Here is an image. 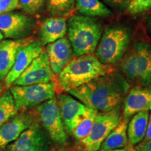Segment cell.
Listing matches in <instances>:
<instances>
[{"instance_id": "ba28073f", "label": "cell", "mask_w": 151, "mask_h": 151, "mask_svg": "<svg viewBox=\"0 0 151 151\" xmlns=\"http://www.w3.org/2000/svg\"><path fill=\"white\" fill-rule=\"evenodd\" d=\"M120 108L108 112H98L88 137L81 141L85 151H97L101 143L118 124L121 118Z\"/></svg>"}, {"instance_id": "7a4b0ae2", "label": "cell", "mask_w": 151, "mask_h": 151, "mask_svg": "<svg viewBox=\"0 0 151 151\" xmlns=\"http://www.w3.org/2000/svg\"><path fill=\"white\" fill-rule=\"evenodd\" d=\"M114 70L113 66L104 65L93 55L74 56L58 74L56 90L59 94L69 92Z\"/></svg>"}, {"instance_id": "603a6c76", "label": "cell", "mask_w": 151, "mask_h": 151, "mask_svg": "<svg viewBox=\"0 0 151 151\" xmlns=\"http://www.w3.org/2000/svg\"><path fill=\"white\" fill-rule=\"evenodd\" d=\"M75 7V0H46L47 11L52 16H70Z\"/></svg>"}, {"instance_id": "277c9868", "label": "cell", "mask_w": 151, "mask_h": 151, "mask_svg": "<svg viewBox=\"0 0 151 151\" xmlns=\"http://www.w3.org/2000/svg\"><path fill=\"white\" fill-rule=\"evenodd\" d=\"M67 33L73 55H92L101 39L102 27L92 17L71 16L67 21Z\"/></svg>"}, {"instance_id": "7c38bea8", "label": "cell", "mask_w": 151, "mask_h": 151, "mask_svg": "<svg viewBox=\"0 0 151 151\" xmlns=\"http://www.w3.org/2000/svg\"><path fill=\"white\" fill-rule=\"evenodd\" d=\"M56 99L65 131L67 134L71 135L89 108L69 94L60 93Z\"/></svg>"}, {"instance_id": "484cf974", "label": "cell", "mask_w": 151, "mask_h": 151, "mask_svg": "<svg viewBox=\"0 0 151 151\" xmlns=\"http://www.w3.org/2000/svg\"><path fill=\"white\" fill-rule=\"evenodd\" d=\"M131 14H139L151 9V0H131L127 7Z\"/></svg>"}, {"instance_id": "30bf717a", "label": "cell", "mask_w": 151, "mask_h": 151, "mask_svg": "<svg viewBox=\"0 0 151 151\" xmlns=\"http://www.w3.org/2000/svg\"><path fill=\"white\" fill-rule=\"evenodd\" d=\"M52 141L36 120L18 139L6 146V151H50Z\"/></svg>"}, {"instance_id": "7402d4cb", "label": "cell", "mask_w": 151, "mask_h": 151, "mask_svg": "<svg viewBox=\"0 0 151 151\" xmlns=\"http://www.w3.org/2000/svg\"><path fill=\"white\" fill-rule=\"evenodd\" d=\"M18 113L10 90L5 89L0 95V127Z\"/></svg>"}, {"instance_id": "1f68e13d", "label": "cell", "mask_w": 151, "mask_h": 151, "mask_svg": "<svg viewBox=\"0 0 151 151\" xmlns=\"http://www.w3.org/2000/svg\"><path fill=\"white\" fill-rule=\"evenodd\" d=\"M125 148H126V150H127V151H138L134 148V147L133 146H132V145L129 144V143H128V145L125 147Z\"/></svg>"}, {"instance_id": "d590c367", "label": "cell", "mask_w": 151, "mask_h": 151, "mask_svg": "<svg viewBox=\"0 0 151 151\" xmlns=\"http://www.w3.org/2000/svg\"><path fill=\"white\" fill-rule=\"evenodd\" d=\"M4 38V35H3V34L1 32H0V41H1V40H3V39Z\"/></svg>"}, {"instance_id": "4dcf8cb0", "label": "cell", "mask_w": 151, "mask_h": 151, "mask_svg": "<svg viewBox=\"0 0 151 151\" xmlns=\"http://www.w3.org/2000/svg\"><path fill=\"white\" fill-rule=\"evenodd\" d=\"M50 151H72V150H70L69 149L65 148V147H63V146L62 147L61 146L59 148H54V149H52V150H50Z\"/></svg>"}, {"instance_id": "f546056e", "label": "cell", "mask_w": 151, "mask_h": 151, "mask_svg": "<svg viewBox=\"0 0 151 151\" xmlns=\"http://www.w3.org/2000/svg\"><path fill=\"white\" fill-rule=\"evenodd\" d=\"M150 139H151V113L150 114H149L146 133V135H145L144 139H143V140L142 141H147L150 140Z\"/></svg>"}, {"instance_id": "3957f363", "label": "cell", "mask_w": 151, "mask_h": 151, "mask_svg": "<svg viewBox=\"0 0 151 151\" xmlns=\"http://www.w3.org/2000/svg\"><path fill=\"white\" fill-rule=\"evenodd\" d=\"M120 73L131 86L151 88V46L136 41L118 64Z\"/></svg>"}, {"instance_id": "52a82bcc", "label": "cell", "mask_w": 151, "mask_h": 151, "mask_svg": "<svg viewBox=\"0 0 151 151\" xmlns=\"http://www.w3.org/2000/svg\"><path fill=\"white\" fill-rule=\"evenodd\" d=\"M18 113L33 110L41 104L52 99L56 92L55 81L29 86H12L9 88Z\"/></svg>"}, {"instance_id": "83f0119b", "label": "cell", "mask_w": 151, "mask_h": 151, "mask_svg": "<svg viewBox=\"0 0 151 151\" xmlns=\"http://www.w3.org/2000/svg\"><path fill=\"white\" fill-rule=\"evenodd\" d=\"M107 3L118 9H127L131 0H105Z\"/></svg>"}, {"instance_id": "d4e9b609", "label": "cell", "mask_w": 151, "mask_h": 151, "mask_svg": "<svg viewBox=\"0 0 151 151\" xmlns=\"http://www.w3.org/2000/svg\"><path fill=\"white\" fill-rule=\"evenodd\" d=\"M46 7V0H19V9L30 16L41 14Z\"/></svg>"}, {"instance_id": "d6986e66", "label": "cell", "mask_w": 151, "mask_h": 151, "mask_svg": "<svg viewBox=\"0 0 151 151\" xmlns=\"http://www.w3.org/2000/svg\"><path fill=\"white\" fill-rule=\"evenodd\" d=\"M129 120V119L121 116L118 124L101 143L100 150H116L124 148L127 146V124Z\"/></svg>"}, {"instance_id": "f1b7e54d", "label": "cell", "mask_w": 151, "mask_h": 151, "mask_svg": "<svg viewBox=\"0 0 151 151\" xmlns=\"http://www.w3.org/2000/svg\"><path fill=\"white\" fill-rule=\"evenodd\" d=\"M134 148L138 151H151V139L147 141H141Z\"/></svg>"}, {"instance_id": "4fadbf2b", "label": "cell", "mask_w": 151, "mask_h": 151, "mask_svg": "<svg viewBox=\"0 0 151 151\" xmlns=\"http://www.w3.org/2000/svg\"><path fill=\"white\" fill-rule=\"evenodd\" d=\"M43 51V46L41 43L34 39L20 47L17 52L14 65L3 81L5 89H9L26 68Z\"/></svg>"}, {"instance_id": "8992f818", "label": "cell", "mask_w": 151, "mask_h": 151, "mask_svg": "<svg viewBox=\"0 0 151 151\" xmlns=\"http://www.w3.org/2000/svg\"><path fill=\"white\" fill-rule=\"evenodd\" d=\"M31 111L55 146L61 147L67 143V134L62 122L56 97L44 101Z\"/></svg>"}, {"instance_id": "2e32d148", "label": "cell", "mask_w": 151, "mask_h": 151, "mask_svg": "<svg viewBox=\"0 0 151 151\" xmlns=\"http://www.w3.org/2000/svg\"><path fill=\"white\" fill-rule=\"evenodd\" d=\"M45 51L55 75H58L73 58L72 47L65 37L47 44Z\"/></svg>"}, {"instance_id": "5b68a950", "label": "cell", "mask_w": 151, "mask_h": 151, "mask_svg": "<svg viewBox=\"0 0 151 151\" xmlns=\"http://www.w3.org/2000/svg\"><path fill=\"white\" fill-rule=\"evenodd\" d=\"M131 29L123 25L107 27L101 35L94 56L104 65H118L130 46Z\"/></svg>"}, {"instance_id": "8fae6325", "label": "cell", "mask_w": 151, "mask_h": 151, "mask_svg": "<svg viewBox=\"0 0 151 151\" xmlns=\"http://www.w3.org/2000/svg\"><path fill=\"white\" fill-rule=\"evenodd\" d=\"M55 76L50 68L48 55L43 50L26 68L12 86L48 83L54 81Z\"/></svg>"}, {"instance_id": "9c48e42d", "label": "cell", "mask_w": 151, "mask_h": 151, "mask_svg": "<svg viewBox=\"0 0 151 151\" xmlns=\"http://www.w3.org/2000/svg\"><path fill=\"white\" fill-rule=\"evenodd\" d=\"M37 29V21L32 16L20 11L0 15V32L10 39L31 37Z\"/></svg>"}, {"instance_id": "e0dca14e", "label": "cell", "mask_w": 151, "mask_h": 151, "mask_svg": "<svg viewBox=\"0 0 151 151\" xmlns=\"http://www.w3.org/2000/svg\"><path fill=\"white\" fill-rule=\"evenodd\" d=\"M67 32V21L65 17L51 16L41 22L39 28V42L46 46L61 39Z\"/></svg>"}, {"instance_id": "44dd1931", "label": "cell", "mask_w": 151, "mask_h": 151, "mask_svg": "<svg viewBox=\"0 0 151 151\" xmlns=\"http://www.w3.org/2000/svg\"><path fill=\"white\" fill-rule=\"evenodd\" d=\"M76 8L79 13L88 17L108 18L112 12L99 0H75Z\"/></svg>"}, {"instance_id": "5bb4252c", "label": "cell", "mask_w": 151, "mask_h": 151, "mask_svg": "<svg viewBox=\"0 0 151 151\" xmlns=\"http://www.w3.org/2000/svg\"><path fill=\"white\" fill-rule=\"evenodd\" d=\"M36 121L32 112H20L0 127V148L4 149Z\"/></svg>"}, {"instance_id": "cb8c5ba5", "label": "cell", "mask_w": 151, "mask_h": 151, "mask_svg": "<svg viewBox=\"0 0 151 151\" xmlns=\"http://www.w3.org/2000/svg\"><path fill=\"white\" fill-rule=\"evenodd\" d=\"M97 113L98 112L97 111L89 108L86 116L77 124V126L75 127L72 132L71 135L75 138L76 140L81 142V141L83 140L85 138L88 137L90 130L92 129Z\"/></svg>"}, {"instance_id": "836d02e7", "label": "cell", "mask_w": 151, "mask_h": 151, "mask_svg": "<svg viewBox=\"0 0 151 151\" xmlns=\"http://www.w3.org/2000/svg\"><path fill=\"white\" fill-rule=\"evenodd\" d=\"M83 151H85V150H83ZM97 151H127L126 150V148H121V149H116V150H97Z\"/></svg>"}, {"instance_id": "e575fe53", "label": "cell", "mask_w": 151, "mask_h": 151, "mask_svg": "<svg viewBox=\"0 0 151 151\" xmlns=\"http://www.w3.org/2000/svg\"><path fill=\"white\" fill-rule=\"evenodd\" d=\"M148 27H149V30H150V34H151V18L149 19L148 20Z\"/></svg>"}, {"instance_id": "ffe728a7", "label": "cell", "mask_w": 151, "mask_h": 151, "mask_svg": "<svg viewBox=\"0 0 151 151\" xmlns=\"http://www.w3.org/2000/svg\"><path fill=\"white\" fill-rule=\"evenodd\" d=\"M149 118L148 111H142L134 115L127 124L128 143L137 146L144 139Z\"/></svg>"}, {"instance_id": "6da1fadb", "label": "cell", "mask_w": 151, "mask_h": 151, "mask_svg": "<svg viewBox=\"0 0 151 151\" xmlns=\"http://www.w3.org/2000/svg\"><path fill=\"white\" fill-rule=\"evenodd\" d=\"M130 88L122 73L114 70L68 93L88 108L97 112H108L120 108Z\"/></svg>"}, {"instance_id": "d6a6232c", "label": "cell", "mask_w": 151, "mask_h": 151, "mask_svg": "<svg viewBox=\"0 0 151 151\" xmlns=\"http://www.w3.org/2000/svg\"><path fill=\"white\" fill-rule=\"evenodd\" d=\"M4 90H5V88H4V83L2 82H1V81H0V95H1V94L2 93Z\"/></svg>"}, {"instance_id": "8d00e7d4", "label": "cell", "mask_w": 151, "mask_h": 151, "mask_svg": "<svg viewBox=\"0 0 151 151\" xmlns=\"http://www.w3.org/2000/svg\"><path fill=\"white\" fill-rule=\"evenodd\" d=\"M0 151H4V149H1V148H0Z\"/></svg>"}, {"instance_id": "ac0fdd59", "label": "cell", "mask_w": 151, "mask_h": 151, "mask_svg": "<svg viewBox=\"0 0 151 151\" xmlns=\"http://www.w3.org/2000/svg\"><path fill=\"white\" fill-rule=\"evenodd\" d=\"M33 40V37L0 41V81L3 82L14 65L20 47Z\"/></svg>"}, {"instance_id": "4316f807", "label": "cell", "mask_w": 151, "mask_h": 151, "mask_svg": "<svg viewBox=\"0 0 151 151\" xmlns=\"http://www.w3.org/2000/svg\"><path fill=\"white\" fill-rule=\"evenodd\" d=\"M19 9V0H0V15Z\"/></svg>"}, {"instance_id": "9a60e30c", "label": "cell", "mask_w": 151, "mask_h": 151, "mask_svg": "<svg viewBox=\"0 0 151 151\" xmlns=\"http://www.w3.org/2000/svg\"><path fill=\"white\" fill-rule=\"evenodd\" d=\"M151 111V88L131 86L124 101L122 118L129 119L142 111Z\"/></svg>"}]
</instances>
